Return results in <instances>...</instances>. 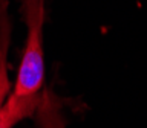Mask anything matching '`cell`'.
Segmentation results:
<instances>
[{
  "mask_svg": "<svg viewBox=\"0 0 147 128\" xmlns=\"http://www.w3.org/2000/svg\"><path fill=\"white\" fill-rule=\"evenodd\" d=\"M37 123L40 128H64L61 102L51 90L41 91L38 107L35 110Z\"/></svg>",
  "mask_w": 147,
  "mask_h": 128,
  "instance_id": "cell-3",
  "label": "cell"
},
{
  "mask_svg": "<svg viewBox=\"0 0 147 128\" xmlns=\"http://www.w3.org/2000/svg\"><path fill=\"white\" fill-rule=\"evenodd\" d=\"M41 93L32 96L12 95L0 105V128H14L17 122L35 113L38 107Z\"/></svg>",
  "mask_w": 147,
  "mask_h": 128,
  "instance_id": "cell-2",
  "label": "cell"
},
{
  "mask_svg": "<svg viewBox=\"0 0 147 128\" xmlns=\"http://www.w3.org/2000/svg\"><path fill=\"white\" fill-rule=\"evenodd\" d=\"M9 90V81L6 75V67L0 66V105L5 102V96Z\"/></svg>",
  "mask_w": 147,
  "mask_h": 128,
  "instance_id": "cell-4",
  "label": "cell"
},
{
  "mask_svg": "<svg viewBox=\"0 0 147 128\" xmlns=\"http://www.w3.org/2000/svg\"><path fill=\"white\" fill-rule=\"evenodd\" d=\"M43 0H23L26 40L12 95L32 96L40 93L45 79L43 64Z\"/></svg>",
  "mask_w": 147,
  "mask_h": 128,
  "instance_id": "cell-1",
  "label": "cell"
}]
</instances>
